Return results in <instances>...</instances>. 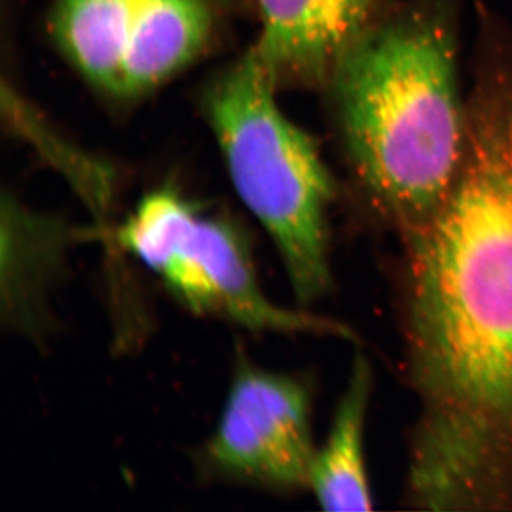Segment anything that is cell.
Masks as SVG:
<instances>
[{
  "label": "cell",
  "instance_id": "6da1fadb",
  "mask_svg": "<svg viewBox=\"0 0 512 512\" xmlns=\"http://www.w3.org/2000/svg\"><path fill=\"white\" fill-rule=\"evenodd\" d=\"M402 241L417 403L404 498L423 511H512V57L477 67L456 177Z\"/></svg>",
  "mask_w": 512,
  "mask_h": 512
},
{
  "label": "cell",
  "instance_id": "7a4b0ae2",
  "mask_svg": "<svg viewBox=\"0 0 512 512\" xmlns=\"http://www.w3.org/2000/svg\"><path fill=\"white\" fill-rule=\"evenodd\" d=\"M326 89L367 207L402 238L423 227L450 190L466 143L454 0L387 10Z\"/></svg>",
  "mask_w": 512,
  "mask_h": 512
},
{
  "label": "cell",
  "instance_id": "3957f363",
  "mask_svg": "<svg viewBox=\"0 0 512 512\" xmlns=\"http://www.w3.org/2000/svg\"><path fill=\"white\" fill-rule=\"evenodd\" d=\"M254 50L220 74L205 111L239 198L274 241L301 303L332 285L328 212L332 178L315 144L279 109Z\"/></svg>",
  "mask_w": 512,
  "mask_h": 512
},
{
  "label": "cell",
  "instance_id": "277c9868",
  "mask_svg": "<svg viewBox=\"0 0 512 512\" xmlns=\"http://www.w3.org/2000/svg\"><path fill=\"white\" fill-rule=\"evenodd\" d=\"M117 241L192 312L259 332L356 338L339 320L272 302L238 229L202 214L170 188L146 195L121 225Z\"/></svg>",
  "mask_w": 512,
  "mask_h": 512
},
{
  "label": "cell",
  "instance_id": "5b68a950",
  "mask_svg": "<svg viewBox=\"0 0 512 512\" xmlns=\"http://www.w3.org/2000/svg\"><path fill=\"white\" fill-rule=\"evenodd\" d=\"M302 380L241 365L205 448L217 476L272 490L308 488L316 447Z\"/></svg>",
  "mask_w": 512,
  "mask_h": 512
},
{
  "label": "cell",
  "instance_id": "8992f818",
  "mask_svg": "<svg viewBox=\"0 0 512 512\" xmlns=\"http://www.w3.org/2000/svg\"><path fill=\"white\" fill-rule=\"evenodd\" d=\"M262 33L252 47L276 87H328L346 53L390 0H256Z\"/></svg>",
  "mask_w": 512,
  "mask_h": 512
},
{
  "label": "cell",
  "instance_id": "52a82bcc",
  "mask_svg": "<svg viewBox=\"0 0 512 512\" xmlns=\"http://www.w3.org/2000/svg\"><path fill=\"white\" fill-rule=\"evenodd\" d=\"M373 389L365 356L353 362L325 443L316 448L309 490L326 511H370L372 488L366 461V423Z\"/></svg>",
  "mask_w": 512,
  "mask_h": 512
},
{
  "label": "cell",
  "instance_id": "ba28073f",
  "mask_svg": "<svg viewBox=\"0 0 512 512\" xmlns=\"http://www.w3.org/2000/svg\"><path fill=\"white\" fill-rule=\"evenodd\" d=\"M211 29L205 0H143L114 93L154 89L200 55Z\"/></svg>",
  "mask_w": 512,
  "mask_h": 512
},
{
  "label": "cell",
  "instance_id": "9c48e42d",
  "mask_svg": "<svg viewBox=\"0 0 512 512\" xmlns=\"http://www.w3.org/2000/svg\"><path fill=\"white\" fill-rule=\"evenodd\" d=\"M143 0H57L52 30L70 62L107 92H116L121 64Z\"/></svg>",
  "mask_w": 512,
  "mask_h": 512
}]
</instances>
